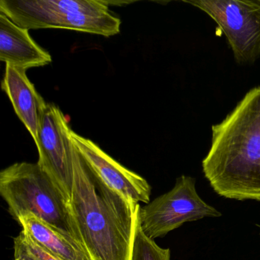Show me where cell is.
I'll return each mask as SVG.
<instances>
[{
	"instance_id": "obj_1",
	"label": "cell",
	"mask_w": 260,
	"mask_h": 260,
	"mask_svg": "<svg viewBox=\"0 0 260 260\" xmlns=\"http://www.w3.org/2000/svg\"><path fill=\"white\" fill-rule=\"evenodd\" d=\"M73 169L68 210L88 258L132 260L141 205L108 186L88 167L74 145Z\"/></svg>"
},
{
	"instance_id": "obj_2",
	"label": "cell",
	"mask_w": 260,
	"mask_h": 260,
	"mask_svg": "<svg viewBox=\"0 0 260 260\" xmlns=\"http://www.w3.org/2000/svg\"><path fill=\"white\" fill-rule=\"evenodd\" d=\"M202 170L218 196L260 202V86L250 89L212 126Z\"/></svg>"
},
{
	"instance_id": "obj_3",
	"label": "cell",
	"mask_w": 260,
	"mask_h": 260,
	"mask_svg": "<svg viewBox=\"0 0 260 260\" xmlns=\"http://www.w3.org/2000/svg\"><path fill=\"white\" fill-rule=\"evenodd\" d=\"M0 13L25 29L64 28L111 37L121 22L103 0H1Z\"/></svg>"
},
{
	"instance_id": "obj_4",
	"label": "cell",
	"mask_w": 260,
	"mask_h": 260,
	"mask_svg": "<svg viewBox=\"0 0 260 260\" xmlns=\"http://www.w3.org/2000/svg\"><path fill=\"white\" fill-rule=\"evenodd\" d=\"M0 194L15 220L22 214L32 213L79 243L66 199L38 162H16L3 170Z\"/></svg>"
},
{
	"instance_id": "obj_5",
	"label": "cell",
	"mask_w": 260,
	"mask_h": 260,
	"mask_svg": "<svg viewBox=\"0 0 260 260\" xmlns=\"http://www.w3.org/2000/svg\"><path fill=\"white\" fill-rule=\"evenodd\" d=\"M196 179L182 175L168 192L140 209L143 232L154 239L165 237L185 223L205 217H219L221 213L208 205L197 192Z\"/></svg>"
},
{
	"instance_id": "obj_6",
	"label": "cell",
	"mask_w": 260,
	"mask_h": 260,
	"mask_svg": "<svg viewBox=\"0 0 260 260\" xmlns=\"http://www.w3.org/2000/svg\"><path fill=\"white\" fill-rule=\"evenodd\" d=\"M211 17L224 35L238 63L260 57V0L184 1Z\"/></svg>"
},
{
	"instance_id": "obj_7",
	"label": "cell",
	"mask_w": 260,
	"mask_h": 260,
	"mask_svg": "<svg viewBox=\"0 0 260 260\" xmlns=\"http://www.w3.org/2000/svg\"><path fill=\"white\" fill-rule=\"evenodd\" d=\"M71 129L63 112L54 104H47L35 141L39 159L38 164L54 181L70 202L74 183Z\"/></svg>"
},
{
	"instance_id": "obj_8",
	"label": "cell",
	"mask_w": 260,
	"mask_h": 260,
	"mask_svg": "<svg viewBox=\"0 0 260 260\" xmlns=\"http://www.w3.org/2000/svg\"><path fill=\"white\" fill-rule=\"evenodd\" d=\"M71 137L83 160L108 186L138 203L150 202L151 186L142 176L123 167L91 140L74 131Z\"/></svg>"
},
{
	"instance_id": "obj_9",
	"label": "cell",
	"mask_w": 260,
	"mask_h": 260,
	"mask_svg": "<svg viewBox=\"0 0 260 260\" xmlns=\"http://www.w3.org/2000/svg\"><path fill=\"white\" fill-rule=\"evenodd\" d=\"M29 30L21 28L0 13V60L6 64L27 71L52 61L48 51L30 36Z\"/></svg>"
},
{
	"instance_id": "obj_10",
	"label": "cell",
	"mask_w": 260,
	"mask_h": 260,
	"mask_svg": "<svg viewBox=\"0 0 260 260\" xmlns=\"http://www.w3.org/2000/svg\"><path fill=\"white\" fill-rule=\"evenodd\" d=\"M25 72V70L6 65L2 89L10 98L16 115L36 141L48 103L37 92Z\"/></svg>"
},
{
	"instance_id": "obj_11",
	"label": "cell",
	"mask_w": 260,
	"mask_h": 260,
	"mask_svg": "<svg viewBox=\"0 0 260 260\" xmlns=\"http://www.w3.org/2000/svg\"><path fill=\"white\" fill-rule=\"evenodd\" d=\"M16 221L36 243L60 259L89 260L75 239L62 234L32 213L21 214Z\"/></svg>"
},
{
	"instance_id": "obj_12",
	"label": "cell",
	"mask_w": 260,
	"mask_h": 260,
	"mask_svg": "<svg viewBox=\"0 0 260 260\" xmlns=\"http://www.w3.org/2000/svg\"><path fill=\"white\" fill-rule=\"evenodd\" d=\"M169 248H162L153 239L147 237L141 229V222L137 228L132 260H170Z\"/></svg>"
},
{
	"instance_id": "obj_13",
	"label": "cell",
	"mask_w": 260,
	"mask_h": 260,
	"mask_svg": "<svg viewBox=\"0 0 260 260\" xmlns=\"http://www.w3.org/2000/svg\"><path fill=\"white\" fill-rule=\"evenodd\" d=\"M14 258L21 260H61L44 249L22 229L14 238Z\"/></svg>"
},
{
	"instance_id": "obj_14",
	"label": "cell",
	"mask_w": 260,
	"mask_h": 260,
	"mask_svg": "<svg viewBox=\"0 0 260 260\" xmlns=\"http://www.w3.org/2000/svg\"><path fill=\"white\" fill-rule=\"evenodd\" d=\"M257 226H258V228H259V236H260V225H256Z\"/></svg>"
},
{
	"instance_id": "obj_15",
	"label": "cell",
	"mask_w": 260,
	"mask_h": 260,
	"mask_svg": "<svg viewBox=\"0 0 260 260\" xmlns=\"http://www.w3.org/2000/svg\"><path fill=\"white\" fill-rule=\"evenodd\" d=\"M14 260H21V259H18V258H14Z\"/></svg>"
}]
</instances>
